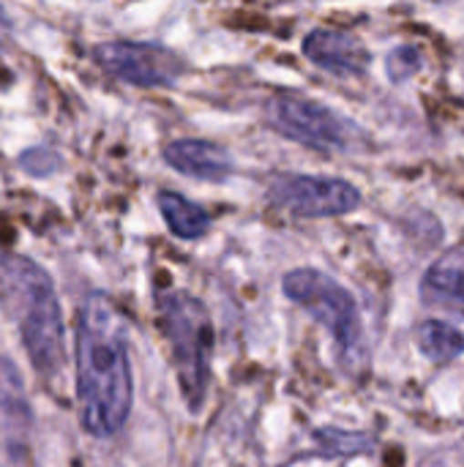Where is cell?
Here are the masks:
<instances>
[{
    "mask_svg": "<svg viewBox=\"0 0 464 467\" xmlns=\"http://www.w3.org/2000/svg\"><path fill=\"white\" fill-rule=\"evenodd\" d=\"M304 55L334 74H361L369 66L366 47L356 36L331 27L312 30L304 41Z\"/></svg>",
    "mask_w": 464,
    "mask_h": 467,
    "instance_id": "obj_8",
    "label": "cell"
},
{
    "mask_svg": "<svg viewBox=\"0 0 464 467\" xmlns=\"http://www.w3.org/2000/svg\"><path fill=\"white\" fill-rule=\"evenodd\" d=\"M424 287L438 298H451L464 304V254L454 252L438 260L424 279Z\"/></svg>",
    "mask_w": 464,
    "mask_h": 467,
    "instance_id": "obj_13",
    "label": "cell"
},
{
    "mask_svg": "<svg viewBox=\"0 0 464 467\" xmlns=\"http://www.w3.org/2000/svg\"><path fill=\"white\" fill-rule=\"evenodd\" d=\"M317 441L328 454H336V457L364 454V451H372L375 446L369 435H356V432H342V430H320Z\"/></svg>",
    "mask_w": 464,
    "mask_h": 467,
    "instance_id": "obj_14",
    "label": "cell"
},
{
    "mask_svg": "<svg viewBox=\"0 0 464 467\" xmlns=\"http://www.w3.org/2000/svg\"><path fill=\"white\" fill-rule=\"evenodd\" d=\"M77 402L93 438H112L131 413L129 326L104 293H90L77 315Z\"/></svg>",
    "mask_w": 464,
    "mask_h": 467,
    "instance_id": "obj_1",
    "label": "cell"
},
{
    "mask_svg": "<svg viewBox=\"0 0 464 467\" xmlns=\"http://www.w3.org/2000/svg\"><path fill=\"white\" fill-rule=\"evenodd\" d=\"M271 123L290 140H298L317 150H358L364 145L361 129L328 109L320 101H312L298 93H279L268 104Z\"/></svg>",
    "mask_w": 464,
    "mask_h": 467,
    "instance_id": "obj_5",
    "label": "cell"
},
{
    "mask_svg": "<svg viewBox=\"0 0 464 467\" xmlns=\"http://www.w3.org/2000/svg\"><path fill=\"white\" fill-rule=\"evenodd\" d=\"M93 57L112 77L139 88H167L183 74V60L172 49L148 41H107L93 49Z\"/></svg>",
    "mask_w": 464,
    "mask_h": 467,
    "instance_id": "obj_6",
    "label": "cell"
},
{
    "mask_svg": "<svg viewBox=\"0 0 464 467\" xmlns=\"http://www.w3.org/2000/svg\"><path fill=\"white\" fill-rule=\"evenodd\" d=\"M164 159L178 172L200 178V181H224L232 172L230 153L205 140H178L167 145Z\"/></svg>",
    "mask_w": 464,
    "mask_h": 467,
    "instance_id": "obj_9",
    "label": "cell"
},
{
    "mask_svg": "<svg viewBox=\"0 0 464 467\" xmlns=\"http://www.w3.org/2000/svg\"><path fill=\"white\" fill-rule=\"evenodd\" d=\"M30 427V408L25 397V383L16 367L0 356V432L5 435H25Z\"/></svg>",
    "mask_w": 464,
    "mask_h": 467,
    "instance_id": "obj_10",
    "label": "cell"
},
{
    "mask_svg": "<svg viewBox=\"0 0 464 467\" xmlns=\"http://www.w3.org/2000/svg\"><path fill=\"white\" fill-rule=\"evenodd\" d=\"M271 197L298 216H342L361 205L353 183L320 175H282L271 183Z\"/></svg>",
    "mask_w": 464,
    "mask_h": 467,
    "instance_id": "obj_7",
    "label": "cell"
},
{
    "mask_svg": "<svg viewBox=\"0 0 464 467\" xmlns=\"http://www.w3.org/2000/svg\"><path fill=\"white\" fill-rule=\"evenodd\" d=\"M159 317L164 337L172 348V361L178 369L180 391L191 410H200L211 378V350L213 326L208 309L183 290H170L159 296Z\"/></svg>",
    "mask_w": 464,
    "mask_h": 467,
    "instance_id": "obj_3",
    "label": "cell"
},
{
    "mask_svg": "<svg viewBox=\"0 0 464 467\" xmlns=\"http://www.w3.org/2000/svg\"><path fill=\"white\" fill-rule=\"evenodd\" d=\"M159 208H161V216L167 219L170 230L178 235V238H186V241H197L208 233L211 227V219L208 213L189 202L183 194L178 192H161L159 194Z\"/></svg>",
    "mask_w": 464,
    "mask_h": 467,
    "instance_id": "obj_12",
    "label": "cell"
},
{
    "mask_svg": "<svg viewBox=\"0 0 464 467\" xmlns=\"http://www.w3.org/2000/svg\"><path fill=\"white\" fill-rule=\"evenodd\" d=\"M0 293L8 304L30 364L41 378H55L63 369V317L49 274L27 257L0 252Z\"/></svg>",
    "mask_w": 464,
    "mask_h": 467,
    "instance_id": "obj_2",
    "label": "cell"
},
{
    "mask_svg": "<svg viewBox=\"0 0 464 467\" xmlns=\"http://www.w3.org/2000/svg\"><path fill=\"white\" fill-rule=\"evenodd\" d=\"M421 68V55L416 47H399L388 55V77L402 82Z\"/></svg>",
    "mask_w": 464,
    "mask_h": 467,
    "instance_id": "obj_15",
    "label": "cell"
},
{
    "mask_svg": "<svg viewBox=\"0 0 464 467\" xmlns=\"http://www.w3.org/2000/svg\"><path fill=\"white\" fill-rule=\"evenodd\" d=\"M284 293L334 334L336 348L350 369H361L366 364V342H364L361 317H358L353 296L339 282H334L331 276L320 271L298 268L284 276Z\"/></svg>",
    "mask_w": 464,
    "mask_h": 467,
    "instance_id": "obj_4",
    "label": "cell"
},
{
    "mask_svg": "<svg viewBox=\"0 0 464 467\" xmlns=\"http://www.w3.org/2000/svg\"><path fill=\"white\" fill-rule=\"evenodd\" d=\"M416 342L429 361L446 364L464 353V326L446 320H427L418 326Z\"/></svg>",
    "mask_w": 464,
    "mask_h": 467,
    "instance_id": "obj_11",
    "label": "cell"
}]
</instances>
